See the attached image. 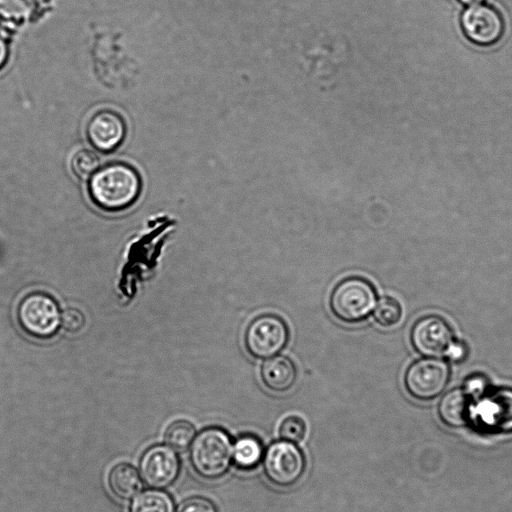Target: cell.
Segmentation results:
<instances>
[{"instance_id": "8992f818", "label": "cell", "mask_w": 512, "mask_h": 512, "mask_svg": "<svg viewBox=\"0 0 512 512\" xmlns=\"http://www.w3.org/2000/svg\"><path fill=\"white\" fill-rule=\"evenodd\" d=\"M305 457L295 443L279 440L271 443L263 455L267 478L278 486L296 483L304 473Z\"/></svg>"}, {"instance_id": "484cf974", "label": "cell", "mask_w": 512, "mask_h": 512, "mask_svg": "<svg viewBox=\"0 0 512 512\" xmlns=\"http://www.w3.org/2000/svg\"><path fill=\"white\" fill-rule=\"evenodd\" d=\"M8 56L7 45L4 40L0 37V69L6 62Z\"/></svg>"}, {"instance_id": "603a6c76", "label": "cell", "mask_w": 512, "mask_h": 512, "mask_svg": "<svg viewBox=\"0 0 512 512\" xmlns=\"http://www.w3.org/2000/svg\"><path fill=\"white\" fill-rule=\"evenodd\" d=\"M177 512H218L216 506L207 498L196 496L184 501Z\"/></svg>"}, {"instance_id": "2e32d148", "label": "cell", "mask_w": 512, "mask_h": 512, "mask_svg": "<svg viewBox=\"0 0 512 512\" xmlns=\"http://www.w3.org/2000/svg\"><path fill=\"white\" fill-rule=\"evenodd\" d=\"M261 441L253 435L239 437L233 445V460L241 469L256 467L263 458Z\"/></svg>"}, {"instance_id": "30bf717a", "label": "cell", "mask_w": 512, "mask_h": 512, "mask_svg": "<svg viewBox=\"0 0 512 512\" xmlns=\"http://www.w3.org/2000/svg\"><path fill=\"white\" fill-rule=\"evenodd\" d=\"M85 135L94 149L103 153L112 152L125 139L126 123L118 112L101 109L94 112L87 120Z\"/></svg>"}, {"instance_id": "ac0fdd59", "label": "cell", "mask_w": 512, "mask_h": 512, "mask_svg": "<svg viewBox=\"0 0 512 512\" xmlns=\"http://www.w3.org/2000/svg\"><path fill=\"white\" fill-rule=\"evenodd\" d=\"M195 427L187 420H176L166 429L164 440L166 444L177 451H185L195 438Z\"/></svg>"}, {"instance_id": "277c9868", "label": "cell", "mask_w": 512, "mask_h": 512, "mask_svg": "<svg viewBox=\"0 0 512 512\" xmlns=\"http://www.w3.org/2000/svg\"><path fill=\"white\" fill-rule=\"evenodd\" d=\"M289 337V327L282 317L274 313H264L248 324L244 345L252 357L268 359L286 347Z\"/></svg>"}, {"instance_id": "7c38bea8", "label": "cell", "mask_w": 512, "mask_h": 512, "mask_svg": "<svg viewBox=\"0 0 512 512\" xmlns=\"http://www.w3.org/2000/svg\"><path fill=\"white\" fill-rule=\"evenodd\" d=\"M411 342L415 350L426 357L446 355L453 344V334L447 322L431 315L419 319L411 331Z\"/></svg>"}, {"instance_id": "4316f807", "label": "cell", "mask_w": 512, "mask_h": 512, "mask_svg": "<svg viewBox=\"0 0 512 512\" xmlns=\"http://www.w3.org/2000/svg\"><path fill=\"white\" fill-rule=\"evenodd\" d=\"M458 1L464 5L473 6V5H477V4L481 3L484 0H458Z\"/></svg>"}, {"instance_id": "d6986e66", "label": "cell", "mask_w": 512, "mask_h": 512, "mask_svg": "<svg viewBox=\"0 0 512 512\" xmlns=\"http://www.w3.org/2000/svg\"><path fill=\"white\" fill-rule=\"evenodd\" d=\"M100 166L98 155L90 149L82 148L73 153L70 158V169L79 179H89Z\"/></svg>"}, {"instance_id": "5bb4252c", "label": "cell", "mask_w": 512, "mask_h": 512, "mask_svg": "<svg viewBox=\"0 0 512 512\" xmlns=\"http://www.w3.org/2000/svg\"><path fill=\"white\" fill-rule=\"evenodd\" d=\"M472 407V397L465 389L456 388L442 397L438 406V414L444 424L458 428L469 423Z\"/></svg>"}, {"instance_id": "4fadbf2b", "label": "cell", "mask_w": 512, "mask_h": 512, "mask_svg": "<svg viewBox=\"0 0 512 512\" xmlns=\"http://www.w3.org/2000/svg\"><path fill=\"white\" fill-rule=\"evenodd\" d=\"M260 378L270 391L284 393L295 385L297 368L292 359L278 355L268 358L261 365Z\"/></svg>"}, {"instance_id": "7a4b0ae2", "label": "cell", "mask_w": 512, "mask_h": 512, "mask_svg": "<svg viewBox=\"0 0 512 512\" xmlns=\"http://www.w3.org/2000/svg\"><path fill=\"white\" fill-rule=\"evenodd\" d=\"M195 472L205 479L223 476L233 459L230 435L222 428L208 427L193 440L189 453Z\"/></svg>"}, {"instance_id": "9c48e42d", "label": "cell", "mask_w": 512, "mask_h": 512, "mask_svg": "<svg viewBox=\"0 0 512 512\" xmlns=\"http://www.w3.org/2000/svg\"><path fill=\"white\" fill-rule=\"evenodd\" d=\"M490 433L512 432V389L497 388L473 405L470 421Z\"/></svg>"}, {"instance_id": "d4e9b609", "label": "cell", "mask_w": 512, "mask_h": 512, "mask_svg": "<svg viewBox=\"0 0 512 512\" xmlns=\"http://www.w3.org/2000/svg\"><path fill=\"white\" fill-rule=\"evenodd\" d=\"M465 353L466 350L462 344L453 342L446 355H448L453 360H458L462 359Z\"/></svg>"}, {"instance_id": "44dd1931", "label": "cell", "mask_w": 512, "mask_h": 512, "mask_svg": "<svg viewBox=\"0 0 512 512\" xmlns=\"http://www.w3.org/2000/svg\"><path fill=\"white\" fill-rule=\"evenodd\" d=\"M279 435L283 440L293 443L300 442L306 435V424L299 416H289L282 421Z\"/></svg>"}, {"instance_id": "8fae6325", "label": "cell", "mask_w": 512, "mask_h": 512, "mask_svg": "<svg viewBox=\"0 0 512 512\" xmlns=\"http://www.w3.org/2000/svg\"><path fill=\"white\" fill-rule=\"evenodd\" d=\"M144 482L160 489L171 485L178 477L180 461L176 452L168 445H154L142 455L139 463Z\"/></svg>"}, {"instance_id": "3957f363", "label": "cell", "mask_w": 512, "mask_h": 512, "mask_svg": "<svg viewBox=\"0 0 512 512\" xmlns=\"http://www.w3.org/2000/svg\"><path fill=\"white\" fill-rule=\"evenodd\" d=\"M377 303V293L366 278L350 276L339 281L329 297V307L339 321L356 324L368 318Z\"/></svg>"}, {"instance_id": "5b68a950", "label": "cell", "mask_w": 512, "mask_h": 512, "mask_svg": "<svg viewBox=\"0 0 512 512\" xmlns=\"http://www.w3.org/2000/svg\"><path fill=\"white\" fill-rule=\"evenodd\" d=\"M17 317L21 328L38 339L51 338L61 326V311L57 302L43 292L26 295L18 306Z\"/></svg>"}, {"instance_id": "52a82bcc", "label": "cell", "mask_w": 512, "mask_h": 512, "mask_svg": "<svg viewBox=\"0 0 512 512\" xmlns=\"http://www.w3.org/2000/svg\"><path fill=\"white\" fill-rule=\"evenodd\" d=\"M460 24L465 37L480 47L497 44L505 32L502 14L488 4H477L467 8L461 15Z\"/></svg>"}, {"instance_id": "7402d4cb", "label": "cell", "mask_w": 512, "mask_h": 512, "mask_svg": "<svg viewBox=\"0 0 512 512\" xmlns=\"http://www.w3.org/2000/svg\"><path fill=\"white\" fill-rule=\"evenodd\" d=\"M85 324L83 313L76 308H68L61 313V326L68 332H78Z\"/></svg>"}, {"instance_id": "9a60e30c", "label": "cell", "mask_w": 512, "mask_h": 512, "mask_svg": "<svg viewBox=\"0 0 512 512\" xmlns=\"http://www.w3.org/2000/svg\"><path fill=\"white\" fill-rule=\"evenodd\" d=\"M110 490L120 499L135 497L142 489V481L137 470L128 463H118L109 472Z\"/></svg>"}, {"instance_id": "cb8c5ba5", "label": "cell", "mask_w": 512, "mask_h": 512, "mask_svg": "<svg viewBox=\"0 0 512 512\" xmlns=\"http://www.w3.org/2000/svg\"><path fill=\"white\" fill-rule=\"evenodd\" d=\"M487 381L480 376L470 378L466 383V392L471 396H482L486 392Z\"/></svg>"}, {"instance_id": "ffe728a7", "label": "cell", "mask_w": 512, "mask_h": 512, "mask_svg": "<svg viewBox=\"0 0 512 512\" xmlns=\"http://www.w3.org/2000/svg\"><path fill=\"white\" fill-rule=\"evenodd\" d=\"M401 317L402 307L396 299L383 296L376 303L373 318L378 325L385 328L393 327L400 322Z\"/></svg>"}, {"instance_id": "ba28073f", "label": "cell", "mask_w": 512, "mask_h": 512, "mask_svg": "<svg viewBox=\"0 0 512 512\" xmlns=\"http://www.w3.org/2000/svg\"><path fill=\"white\" fill-rule=\"evenodd\" d=\"M450 377L448 365L439 359H420L412 363L404 377L408 393L419 400H430L440 395Z\"/></svg>"}, {"instance_id": "6da1fadb", "label": "cell", "mask_w": 512, "mask_h": 512, "mask_svg": "<svg viewBox=\"0 0 512 512\" xmlns=\"http://www.w3.org/2000/svg\"><path fill=\"white\" fill-rule=\"evenodd\" d=\"M142 187L138 171L124 162H110L99 168L88 182L92 202L102 210L115 212L130 207Z\"/></svg>"}, {"instance_id": "e0dca14e", "label": "cell", "mask_w": 512, "mask_h": 512, "mask_svg": "<svg viewBox=\"0 0 512 512\" xmlns=\"http://www.w3.org/2000/svg\"><path fill=\"white\" fill-rule=\"evenodd\" d=\"M172 498L160 490H146L134 497L130 512H174Z\"/></svg>"}]
</instances>
